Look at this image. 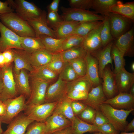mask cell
<instances>
[{
	"label": "cell",
	"mask_w": 134,
	"mask_h": 134,
	"mask_svg": "<svg viewBox=\"0 0 134 134\" xmlns=\"http://www.w3.org/2000/svg\"><path fill=\"white\" fill-rule=\"evenodd\" d=\"M3 85L0 95V100L2 101L14 98L19 95L14 80L12 64L2 68Z\"/></svg>",
	"instance_id": "cell-6"
},
{
	"label": "cell",
	"mask_w": 134,
	"mask_h": 134,
	"mask_svg": "<svg viewBox=\"0 0 134 134\" xmlns=\"http://www.w3.org/2000/svg\"><path fill=\"white\" fill-rule=\"evenodd\" d=\"M3 85V71L2 68L0 67V95L1 92Z\"/></svg>",
	"instance_id": "cell-58"
},
{
	"label": "cell",
	"mask_w": 134,
	"mask_h": 134,
	"mask_svg": "<svg viewBox=\"0 0 134 134\" xmlns=\"http://www.w3.org/2000/svg\"><path fill=\"white\" fill-rule=\"evenodd\" d=\"M134 109H117L108 104L102 103L100 105L99 110L117 131H123L128 124L127 118Z\"/></svg>",
	"instance_id": "cell-2"
},
{
	"label": "cell",
	"mask_w": 134,
	"mask_h": 134,
	"mask_svg": "<svg viewBox=\"0 0 134 134\" xmlns=\"http://www.w3.org/2000/svg\"><path fill=\"white\" fill-rule=\"evenodd\" d=\"M38 37L41 40L45 49L52 54L61 52L63 42L67 37L56 38L45 34L40 35Z\"/></svg>",
	"instance_id": "cell-30"
},
{
	"label": "cell",
	"mask_w": 134,
	"mask_h": 134,
	"mask_svg": "<svg viewBox=\"0 0 134 134\" xmlns=\"http://www.w3.org/2000/svg\"><path fill=\"white\" fill-rule=\"evenodd\" d=\"M68 62L80 77L87 74V66L85 57L80 58L71 60Z\"/></svg>",
	"instance_id": "cell-42"
},
{
	"label": "cell",
	"mask_w": 134,
	"mask_h": 134,
	"mask_svg": "<svg viewBox=\"0 0 134 134\" xmlns=\"http://www.w3.org/2000/svg\"><path fill=\"white\" fill-rule=\"evenodd\" d=\"M99 132L103 134H119L118 132L110 123L98 127Z\"/></svg>",
	"instance_id": "cell-49"
},
{
	"label": "cell",
	"mask_w": 134,
	"mask_h": 134,
	"mask_svg": "<svg viewBox=\"0 0 134 134\" xmlns=\"http://www.w3.org/2000/svg\"><path fill=\"white\" fill-rule=\"evenodd\" d=\"M59 77L67 82L74 80L80 77L75 72L68 62H65L64 67Z\"/></svg>",
	"instance_id": "cell-40"
},
{
	"label": "cell",
	"mask_w": 134,
	"mask_h": 134,
	"mask_svg": "<svg viewBox=\"0 0 134 134\" xmlns=\"http://www.w3.org/2000/svg\"><path fill=\"white\" fill-rule=\"evenodd\" d=\"M46 20L48 25L51 29H53L63 21L58 12L52 11H48Z\"/></svg>",
	"instance_id": "cell-45"
},
{
	"label": "cell",
	"mask_w": 134,
	"mask_h": 134,
	"mask_svg": "<svg viewBox=\"0 0 134 134\" xmlns=\"http://www.w3.org/2000/svg\"><path fill=\"white\" fill-rule=\"evenodd\" d=\"M110 12L118 14L134 21V2H129L123 3L120 0L111 8Z\"/></svg>",
	"instance_id": "cell-27"
},
{
	"label": "cell",
	"mask_w": 134,
	"mask_h": 134,
	"mask_svg": "<svg viewBox=\"0 0 134 134\" xmlns=\"http://www.w3.org/2000/svg\"><path fill=\"white\" fill-rule=\"evenodd\" d=\"M30 95L26 103L38 105L45 102L46 91L49 83L37 80L32 79Z\"/></svg>",
	"instance_id": "cell-12"
},
{
	"label": "cell",
	"mask_w": 134,
	"mask_h": 134,
	"mask_svg": "<svg viewBox=\"0 0 134 134\" xmlns=\"http://www.w3.org/2000/svg\"><path fill=\"white\" fill-rule=\"evenodd\" d=\"M0 20L4 26L20 36L37 37L28 21L16 13L12 12L0 15Z\"/></svg>",
	"instance_id": "cell-1"
},
{
	"label": "cell",
	"mask_w": 134,
	"mask_h": 134,
	"mask_svg": "<svg viewBox=\"0 0 134 134\" xmlns=\"http://www.w3.org/2000/svg\"><path fill=\"white\" fill-rule=\"evenodd\" d=\"M84 37L76 35L67 37L63 42L61 52L82 45Z\"/></svg>",
	"instance_id": "cell-41"
},
{
	"label": "cell",
	"mask_w": 134,
	"mask_h": 134,
	"mask_svg": "<svg viewBox=\"0 0 134 134\" xmlns=\"http://www.w3.org/2000/svg\"><path fill=\"white\" fill-rule=\"evenodd\" d=\"M67 82L59 77L55 82L49 85L46 91L45 103L58 102L66 96Z\"/></svg>",
	"instance_id": "cell-14"
},
{
	"label": "cell",
	"mask_w": 134,
	"mask_h": 134,
	"mask_svg": "<svg viewBox=\"0 0 134 134\" xmlns=\"http://www.w3.org/2000/svg\"><path fill=\"white\" fill-rule=\"evenodd\" d=\"M131 69L132 71H134V63L133 62L131 65Z\"/></svg>",
	"instance_id": "cell-60"
},
{
	"label": "cell",
	"mask_w": 134,
	"mask_h": 134,
	"mask_svg": "<svg viewBox=\"0 0 134 134\" xmlns=\"http://www.w3.org/2000/svg\"><path fill=\"white\" fill-rule=\"evenodd\" d=\"M108 16L113 39H116L131 28L133 22L127 18L112 12L109 13Z\"/></svg>",
	"instance_id": "cell-8"
},
{
	"label": "cell",
	"mask_w": 134,
	"mask_h": 134,
	"mask_svg": "<svg viewBox=\"0 0 134 134\" xmlns=\"http://www.w3.org/2000/svg\"><path fill=\"white\" fill-rule=\"evenodd\" d=\"M120 134H134V132H132L131 133H127L124 132L121 133Z\"/></svg>",
	"instance_id": "cell-62"
},
{
	"label": "cell",
	"mask_w": 134,
	"mask_h": 134,
	"mask_svg": "<svg viewBox=\"0 0 134 134\" xmlns=\"http://www.w3.org/2000/svg\"><path fill=\"white\" fill-rule=\"evenodd\" d=\"M87 66V75L93 87L100 84L98 64L97 59L91 53L87 52L85 57Z\"/></svg>",
	"instance_id": "cell-22"
},
{
	"label": "cell",
	"mask_w": 134,
	"mask_h": 134,
	"mask_svg": "<svg viewBox=\"0 0 134 134\" xmlns=\"http://www.w3.org/2000/svg\"><path fill=\"white\" fill-rule=\"evenodd\" d=\"M103 103L108 104L117 109L130 110L134 109V97L129 93H120L114 97L107 99Z\"/></svg>",
	"instance_id": "cell-16"
},
{
	"label": "cell",
	"mask_w": 134,
	"mask_h": 134,
	"mask_svg": "<svg viewBox=\"0 0 134 134\" xmlns=\"http://www.w3.org/2000/svg\"><path fill=\"white\" fill-rule=\"evenodd\" d=\"M100 37L102 47L111 42L113 38L111 35L109 22L108 15L104 16L102 25L100 31Z\"/></svg>",
	"instance_id": "cell-38"
},
{
	"label": "cell",
	"mask_w": 134,
	"mask_h": 134,
	"mask_svg": "<svg viewBox=\"0 0 134 134\" xmlns=\"http://www.w3.org/2000/svg\"><path fill=\"white\" fill-rule=\"evenodd\" d=\"M0 52L8 49H23L21 45V36L9 29L0 21Z\"/></svg>",
	"instance_id": "cell-9"
},
{
	"label": "cell",
	"mask_w": 134,
	"mask_h": 134,
	"mask_svg": "<svg viewBox=\"0 0 134 134\" xmlns=\"http://www.w3.org/2000/svg\"><path fill=\"white\" fill-rule=\"evenodd\" d=\"M6 66L4 57L2 52H0V67L2 68Z\"/></svg>",
	"instance_id": "cell-57"
},
{
	"label": "cell",
	"mask_w": 134,
	"mask_h": 134,
	"mask_svg": "<svg viewBox=\"0 0 134 134\" xmlns=\"http://www.w3.org/2000/svg\"><path fill=\"white\" fill-rule=\"evenodd\" d=\"M61 52L53 54L50 62L47 66L52 71L59 75L63 69L65 63Z\"/></svg>",
	"instance_id": "cell-39"
},
{
	"label": "cell",
	"mask_w": 134,
	"mask_h": 134,
	"mask_svg": "<svg viewBox=\"0 0 134 134\" xmlns=\"http://www.w3.org/2000/svg\"><path fill=\"white\" fill-rule=\"evenodd\" d=\"M87 52L81 45L61 52V53L63 60L66 62L76 59L85 57Z\"/></svg>",
	"instance_id": "cell-36"
},
{
	"label": "cell",
	"mask_w": 134,
	"mask_h": 134,
	"mask_svg": "<svg viewBox=\"0 0 134 134\" xmlns=\"http://www.w3.org/2000/svg\"><path fill=\"white\" fill-rule=\"evenodd\" d=\"M111 55L114 64V73L116 74L125 68V60L120 52L113 43L111 49Z\"/></svg>",
	"instance_id": "cell-37"
},
{
	"label": "cell",
	"mask_w": 134,
	"mask_h": 134,
	"mask_svg": "<svg viewBox=\"0 0 134 134\" xmlns=\"http://www.w3.org/2000/svg\"><path fill=\"white\" fill-rule=\"evenodd\" d=\"M62 13L61 16L63 20L82 22L94 21H103L104 16L99 15L95 11L71 7H61Z\"/></svg>",
	"instance_id": "cell-3"
},
{
	"label": "cell",
	"mask_w": 134,
	"mask_h": 134,
	"mask_svg": "<svg viewBox=\"0 0 134 134\" xmlns=\"http://www.w3.org/2000/svg\"><path fill=\"white\" fill-rule=\"evenodd\" d=\"M114 45L124 57H133L134 55V30L133 27L117 39Z\"/></svg>",
	"instance_id": "cell-13"
},
{
	"label": "cell",
	"mask_w": 134,
	"mask_h": 134,
	"mask_svg": "<svg viewBox=\"0 0 134 134\" xmlns=\"http://www.w3.org/2000/svg\"><path fill=\"white\" fill-rule=\"evenodd\" d=\"M13 53L14 67L13 69V73L18 74L22 69L27 70L31 72L34 68L26 60L25 56L24 50L11 49Z\"/></svg>",
	"instance_id": "cell-26"
},
{
	"label": "cell",
	"mask_w": 134,
	"mask_h": 134,
	"mask_svg": "<svg viewBox=\"0 0 134 134\" xmlns=\"http://www.w3.org/2000/svg\"><path fill=\"white\" fill-rule=\"evenodd\" d=\"M107 99L101 84L92 87L88 93L86 99L80 101L96 110H98L100 105Z\"/></svg>",
	"instance_id": "cell-20"
},
{
	"label": "cell",
	"mask_w": 134,
	"mask_h": 134,
	"mask_svg": "<svg viewBox=\"0 0 134 134\" xmlns=\"http://www.w3.org/2000/svg\"><path fill=\"white\" fill-rule=\"evenodd\" d=\"M103 23L84 37L82 45L87 52L91 53L102 48L100 34Z\"/></svg>",
	"instance_id": "cell-18"
},
{
	"label": "cell",
	"mask_w": 134,
	"mask_h": 134,
	"mask_svg": "<svg viewBox=\"0 0 134 134\" xmlns=\"http://www.w3.org/2000/svg\"><path fill=\"white\" fill-rule=\"evenodd\" d=\"M93 87L87 74L79 77L73 81L67 82L66 88L67 93L73 90H76L88 93Z\"/></svg>",
	"instance_id": "cell-31"
},
{
	"label": "cell",
	"mask_w": 134,
	"mask_h": 134,
	"mask_svg": "<svg viewBox=\"0 0 134 134\" xmlns=\"http://www.w3.org/2000/svg\"><path fill=\"white\" fill-rule=\"evenodd\" d=\"M129 92V93L133 96L134 97V84L132 86L130 89Z\"/></svg>",
	"instance_id": "cell-59"
},
{
	"label": "cell",
	"mask_w": 134,
	"mask_h": 134,
	"mask_svg": "<svg viewBox=\"0 0 134 134\" xmlns=\"http://www.w3.org/2000/svg\"><path fill=\"white\" fill-rule=\"evenodd\" d=\"M12 6L16 13L27 21L40 17L43 12L34 3L25 0L13 1Z\"/></svg>",
	"instance_id": "cell-7"
},
{
	"label": "cell",
	"mask_w": 134,
	"mask_h": 134,
	"mask_svg": "<svg viewBox=\"0 0 134 134\" xmlns=\"http://www.w3.org/2000/svg\"><path fill=\"white\" fill-rule=\"evenodd\" d=\"M6 111V107L3 101L0 100V116H4Z\"/></svg>",
	"instance_id": "cell-56"
},
{
	"label": "cell",
	"mask_w": 134,
	"mask_h": 134,
	"mask_svg": "<svg viewBox=\"0 0 134 134\" xmlns=\"http://www.w3.org/2000/svg\"><path fill=\"white\" fill-rule=\"evenodd\" d=\"M34 68L33 70L29 74V77L32 79L49 84L56 78L58 75L49 68L46 65Z\"/></svg>",
	"instance_id": "cell-25"
},
{
	"label": "cell",
	"mask_w": 134,
	"mask_h": 134,
	"mask_svg": "<svg viewBox=\"0 0 134 134\" xmlns=\"http://www.w3.org/2000/svg\"><path fill=\"white\" fill-rule=\"evenodd\" d=\"M134 130V118L131 121L128 123L124 129V132L133 131Z\"/></svg>",
	"instance_id": "cell-55"
},
{
	"label": "cell",
	"mask_w": 134,
	"mask_h": 134,
	"mask_svg": "<svg viewBox=\"0 0 134 134\" xmlns=\"http://www.w3.org/2000/svg\"></svg>",
	"instance_id": "cell-64"
},
{
	"label": "cell",
	"mask_w": 134,
	"mask_h": 134,
	"mask_svg": "<svg viewBox=\"0 0 134 134\" xmlns=\"http://www.w3.org/2000/svg\"><path fill=\"white\" fill-rule=\"evenodd\" d=\"M70 7L89 10L91 8L92 0H69Z\"/></svg>",
	"instance_id": "cell-46"
},
{
	"label": "cell",
	"mask_w": 134,
	"mask_h": 134,
	"mask_svg": "<svg viewBox=\"0 0 134 134\" xmlns=\"http://www.w3.org/2000/svg\"><path fill=\"white\" fill-rule=\"evenodd\" d=\"M14 11L10 0L4 2L0 1V15L13 12Z\"/></svg>",
	"instance_id": "cell-51"
},
{
	"label": "cell",
	"mask_w": 134,
	"mask_h": 134,
	"mask_svg": "<svg viewBox=\"0 0 134 134\" xmlns=\"http://www.w3.org/2000/svg\"><path fill=\"white\" fill-rule=\"evenodd\" d=\"M72 100L66 96L58 102L55 109L59 112L71 122L74 120L75 116L73 112L71 103Z\"/></svg>",
	"instance_id": "cell-33"
},
{
	"label": "cell",
	"mask_w": 134,
	"mask_h": 134,
	"mask_svg": "<svg viewBox=\"0 0 134 134\" xmlns=\"http://www.w3.org/2000/svg\"><path fill=\"white\" fill-rule=\"evenodd\" d=\"M25 58L34 68H36L48 64L51 61L53 54L45 49H41L32 53L24 50Z\"/></svg>",
	"instance_id": "cell-15"
},
{
	"label": "cell",
	"mask_w": 134,
	"mask_h": 134,
	"mask_svg": "<svg viewBox=\"0 0 134 134\" xmlns=\"http://www.w3.org/2000/svg\"><path fill=\"white\" fill-rule=\"evenodd\" d=\"M117 0H92L91 8L97 13L104 16L108 15L112 7L115 4Z\"/></svg>",
	"instance_id": "cell-35"
},
{
	"label": "cell",
	"mask_w": 134,
	"mask_h": 134,
	"mask_svg": "<svg viewBox=\"0 0 134 134\" xmlns=\"http://www.w3.org/2000/svg\"><path fill=\"white\" fill-rule=\"evenodd\" d=\"M25 96L20 95L14 98L7 100L3 102L6 107V111L3 116H0L2 123L9 124L21 111L26 107Z\"/></svg>",
	"instance_id": "cell-5"
},
{
	"label": "cell",
	"mask_w": 134,
	"mask_h": 134,
	"mask_svg": "<svg viewBox=\"0 0 134 134\" xmlns=\"http://www.w3.org/2000/svg\"><path fill=\"white\" fill-rule=\"evenodd\" d=\"M80 23L76 21L63 20L53 28L57 38H64L71 35Z\"/></svg>",
	"instance_id": "cell-28"
},
{
	"label": "cell",
	"mask_w": 134,
	"mask_h": 134,
	"mask_svg": "<svg viewBox=\"0 0 134 134\" xmlns=\"http://www.w3.org/2000/svg\"><path fill=\"white\" fill-rule=\"evenodd\" d=\"M113 43L112 41L102 48L90 53L98 61L100 78H102L103 70L106 66L109 64L111 65V67L113 68V60L111 52Z\"/></svg>",
	"instance_id": "cell-17"
},
{
	"label": "cell",
	"mask_w": 134,
	"mask_h": 134,
	"mask_svg": "<svg viewBox=\"0 0 134 134\" xmlns=\"http://www.w3.org/2000/svg\"><path fill=\"white\" fill-rule=\"evenodd\" d=\"M96 112L95 109L87 106L77 116L83 121L93 125Z\"/></svg>",
	"instance_id": "cell-44"
},
{
	"label": "cell",
	"mask_w": 134,
	"mask_h": 134,
	"mask_svg": "<svg viewBox=\"0 0 134 134\" xmlns=\"http://www.w3.org/2000/svg\"><path fill=\"white\" fill-rule=\"evenodd\" d=\"M46 15V12L43 11V14L40 17L28 22L34 31L37 37L41 35L45 34L57 38L54 31L47 25Z\"/></svg>",
	"instance_id": "cell-21"
},
{
	"label": "cell",
	"mask_w": 134,
	"mask_h": 134,
	"mask_svg": "<svg viewBox=\"0 0 134 134\" xmlns=\"http://www.w3.org/2000/svg\"><path fill=\"white\" fill-rule=\"evenodd\" d=\"M103 21H97L80 22L71 35H74L84 37L89 32L98 27Z\"/></svg>",
	"instance_id": "cell-34"
},
{
	"label": "cell",
	"mask_w": 134,
	"mask_h": 134,
	"mask_svg": "<svg viewBox=\"0 0 134 134\" xmlns=\"http://www.w3.org/2000/svg\"><path fill=\"white\" fill-rule=\"evenodd\" d=\"M102 134V133H96V134Z\"/></svg>",
	"instance_id": "cell-63"
},
{
	"label": "cell",
	"mask_w": 134,
	"mask_h": 134,
	"mask_svg": "<svg viewBox=\"0 0 134 134\" xmlns=\"http://www.w3.org/2000/svg\"><path fill=\"white\" fill-rule=\"evenodd\" d=\"M102 90L107 99H111L119 94L115 74L112 71L110 66L107 65L103 70L102 78Z\"/></svg>",
	"instance_id": "cell-11"
},
{
	"label": "cell",
	"mask_w": 134,
	"mask_h": 134,
	"mask_svg": "<svg viewBox=\"0 0 134 134\" xmlns=\"http://www.w3.org/2000/svg\"><path fill=\"white\" fill-rule=\"evenodd\" d=\"M72 109L74 115L77 116L87 105L80 101L72 100L71 103Z\"/></svg>",
	"instance_id": "cell-48"
},
{
	"label": "cell",
	"mask_w": 134,
	"mask_h": 134,
	"mask_svg": "<svg viewBox=\"0 0 134 134\" xmlns=\"http://www.w3.org/2000/svg\"><path fill=\"white\" fill-rule=\"evenodd\" d=\"M21 45L22 49L30 53L45 49L38 37H21Z\"/></svg>",
	"instance_id": "cell-29"
},
{
	"label": "cell",
	"mask_w": 134,
	"mask_h": 134,
	"mask_svg": "<svg viewBox=\"0 0 134 134\" xmlns=\"http://www.w3.org/2000/svg\"><path fill=\"white\" fill-rule=\"evenodd\" d=\"M115 75L119 93H129L131 87L134 84V73L128 71L124 68Z\"/></svg>",
	"instance_id": "cell-24"
},
{
	"label": "cell",
	"mask_w": 134,
	"mask_h": 134,
	"mask_svg": "<svg viewBox=\"0 0 134 134\" xmlns=\"http://www.w3.org/2000/svg\"><path fill=\"white\" fill-rule=\"evenodd\" d=\"M46 130L45 122H33L28 126L24 134H45Z\"/></svg>",
	"instance_id": "cell-43"
},
{
	"label": "cell",
	"mask_w": 134,
	"mask_h": 134,
	"mask_svg": "<svg viewBox=\"0 0 134 134\" xmlns=\"http://www.w3.org/2000/svg\"><path fill=\"white\" fill-rule=\"evenodd\" d=\"M108 123L107 119L99 110H96L93 125L98 127Z\"/></svg>",
	"instance_id": "cell-50"
},
{
	"label": "cell",
	"mask_w": 134,
	"mask_h": 134,
	"mask_svg": "<svg viewBox=\"0 0 134 134\" xmlns=\"http://www.w3.org/2000/svg\"><path fill=\"white\" fill-rule=\"evenodd\" d=\"M1 123L0 122V134H2L3 132L1 128Z\"/></svg>",
	"instance_id": "cell-61"
},
{
	"label": "cell",
	"mask_w": 134,
	"mask_h": 134,
	"mask_svg": "<svg viewBox=\"0 0 134 134\" xmlns=\"http://www.w3.org/2000/svg\"><path fill=\"white\" fill-rule=\"evenodd\" d=\"M34 121L24 114L17 115L9 124L2 134H24L28 126Z\"/></svg>",
	"instance_id": "cell-19"
},
{
	"label": "cell",
	"mask_w": 134,
	"mask_h": 134,
	"mask_svg": "<svg viewBox=\"0 0 134 134\" xmlns=\"http://www.w3.org/2000/svg\"><path fill=\"white\" fill-rule=\"evenodd\" d=\"M2 53L5 60L6 66L12 64L13 61L14 55L11 49L6 50Z\"/></svg>",
	"instance_id": "cell-52"
},
{
	"label": "cell",
	"mask_w": 134,
	"mask_h": 134,
	"mask_svg": "<svg viewBox=\"0 0 134 134\" xmlns=\"http://www.w3.org/2000/svg\"><path fill=\"white\" fill-rule=\"evenodd\" d=\"M88 93L79 90H73L67 92L66 96L72 100L80 101L86 99Z\"/></svg>",
	"instance_id": "cell-47"
},
{
	"label": "cell",
	"mask_w": 134,
	"mask_h": 134,
	"mask_svg": "<svg viewBox=\"0 0 134 134\" xmlns=\"http://www.w3.org/2000/svg\"><path fill=\"white\" fill-rule=\"evenodd\" d=\"M58 102H46L36 105H27L24 114L29 119L34 121L44 122L52 114Z\"/></svg>",
	"instance_id": "cell-4"
},
{
	"label": "cell",
	"mask_w": 134,
	"mask_h": 134,
	"mask_svg": "<svg viewBox=\"0 0 134 134\" xmlns=\"http://www.w3.org/2000/svg\"><path fill=\"white\" fill-rule=\"evenodd\" d=\"M52 134H72L71 126L54 132Z\"/></svg>",
	"instance_id": "cell-54"
},
{
	"label": "cell",
	"mask_w": 134,
	"mask_h": 134,
	"mask_svg": "<svg viewBox=\"0 0 134 134\" xmlns=\"http://www.w3.org/2000/svg\"><path fill=\"white\" fill-rule=\"evenodd\" d=\"M45 134H52L71 126L72 123L62 114L55 110L45 122Z\"/></svg>",
	"instance_id": "cell-10"
},
{
	"label": "cell",
	"mask_w": 134,
	"mask_h": 134,
	"mask_svg": "<svg viewBox=\"0 0 134 134\" xmlns=\"http://www.w3.org/2000/svg\"><path fill=\"white\" fill-rule=\"evenodd\" d=\"M16 88L19 95H24L26 98L30 95L31 88L30 85L29 74L24 69H21L18 74L13 73Z\"/></svg>",
	"instance_id": "cell-23"
},
{
	"label": "cell",
	"mask_w": 134,
	"mask_h": 134,
	"mask_svg": "<svg viewBox=\"0 0 134 134\" xmlns=\"http://www.w3.org/2000/svg\"><path fill=\"white\" fill-rule=\"evenodd\" d=\"M60 0H54L47 6L48 11L57 12Z\"/></svg>",
	"instance_id": "cell-53"
},
{
	"label": "cell",
	"mask_w": 134,
	"mask_h": 134,
	"mask_svg": "<svg viewBox=\"0 0 134 134\" xmlns=\"http://www.w3.org/2000/svg\"><path fill=\"white\" fill-rule=\"evenodd\" d=\"M71 126L72 134H83L87 132H99L98 127L95 125L86 123L75 116Z\"/></svg>",
	"instance_id": "cell-32"
}]
</instances>
